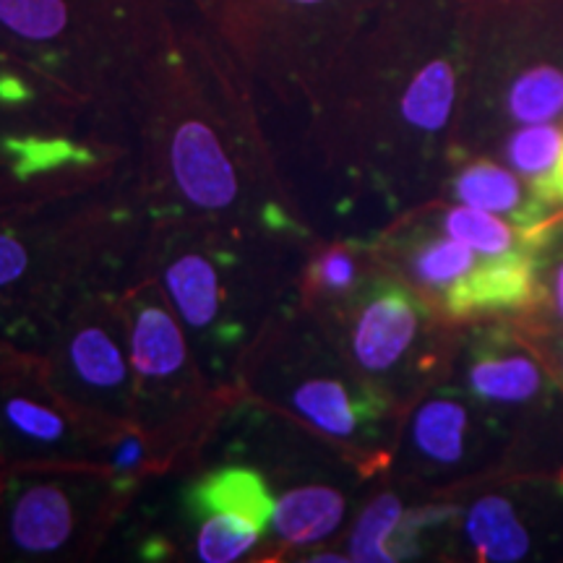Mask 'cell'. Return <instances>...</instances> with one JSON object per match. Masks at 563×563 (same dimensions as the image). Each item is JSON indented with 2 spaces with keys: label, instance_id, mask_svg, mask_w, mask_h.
Masks as SVG:
<instances>
[{
  "label": "cell",
  "instance_id": "6da1fadb",
  "mask_svg": "<svg viewBox=\"0 0 563 563\" xmlns=\"http://www.w3.org/2000/svg\"><path fill=\"white\" fill-rule=\"evenodd\" d=\"M157 24L150 0H0V37L74 91L136 74Z\"/></svg>",
  "mask_w": 563,
  "mask_h": 563
},
{
  "label": "cell",
  "instance_id": "7a4b0ae2",
  "mask_svg": "<svg viewBox=\"0 0 563 563\" xmlns=\"http://www.w3.org/2000/svg\"><path fill=\"white\" fill-rule=\"evenodd\" d=\"M376 3L382 0H196L230 58L277 89H313Z\"/></svg>",
  "mask_w": 563,
  "mask_h": 563
},
{
  "label": "cell",
  "instance_id": "3957f363",
  "mask_svg": "<svg viewBox=\"0 0 563 563\" xmlns=\"http://www.w3.org/2000/svg\"><path fill=\"white\" fill-rule=\"evenodd\" d=\"M538 251H509L477 258L473 272L443 292L452 316H467L488 308H522L538 298Z\"/></svg>",
  "mask_w": 563,
  "mask_h": 563
},
{
  "label": "cell",
  "instance_id": "277c9868",
  "mask_svg": "<svg viewBox=\"0 0 563 563\" xmlns=\"http://www.w3.org/2000/svg\"><path fill=\"white\" fill-rule=\"evenodd\" d=\"M418 332V308L412 295L397 285H386L357 316L352 347L363 368L386 371L391 368L405 350L410 347Z\"/></svg>",
  "mask_w": 563,
  "mask_h": 563
},
{
  "label": "cell",
  "instance_id": "5b68a950",
  "mask_svg": "<svg viewBox=\"0 0 563 563\" xmlns=\"http://www.w3.org/2000/svg\"><path fill=\"white\" fill-rule=\"evenodd\" d=\"M454 191L467 207L490 211V214H506L517 228H534V224L545 222L548 207H551L534 194L532 183L530 188H525L511 173L490 165V162H477L467 167L456 178Z\"/></svg>",
  "mask_w": 563,
  "mask_h": 563
},
{
  "label": "cell",
  "instance_id": "8992f818",
  "mask_svg": "<svg viewBox=\"0 0 563 563\" xmlns=\"http://www.w3.org/2000/svg\"><path fill=\"white\" fill-rule=\"evenodd\" d=\"M70 527L68 498L55 485H34L13 504L9 532L21 551L47 553L66 543Z\"/></svg>",
  "mask_w": 563,
  "mask_h": 563
},
{
  "label": "cell",
  "instance_id": "52a82bcc",
  "mask_svg": "<svg viewBox=\"0 0 563 563\" xmlns=\"http://www.w3.org/2000/svg\"><path fill=\"white\" fill-rule=\"evenodd\" d=\"M460 70L449 55L435 53L422 66L399 100V115L420 131H441L452 115Z\"/></svg>",
  "mask_w": 563,
  "mask_h": 563
},
{
  "label": "cell",
  "instance_id": "ba28073f",
  "mask_svg": "<svg viewBox=\"0 0 563 563\" xmlns=\"http://www.w3.org/2000/svg\"><path fill=\"white\" fill-rule=\"evenodd\" d=\"M344 501L332 488H298L274 506L272 522L287 543L306 545L323 540L342 522Z\"/></svg>",
  "mask_w": 563,
  "mask_h": 563
},
{
  "label": "cell",
  "instance_id": "9c48e42d",
  "mask_svg": "<svg viewBox=\"0 0 563 563\" xmlns=\"http://www.w3.org/2000/svg\"><path fill=\"white\" fill-rule=\"evenodd\" d=\"M446 232L456 241L467 243L483 256H498L509 251H538L548 241L551 220L534 224V228H509L504 220L493 217L490 211L475 207H456L446 214Z\"/></svg>",
  "mask_w": 563,
  "mask_h": 563
},
{
  "label": "cell",
  "instance_id": "30bf717a",
  "mask_svg": "<svg viewBox=\"0 0 563 563\" xmlns=\"http://www.w3.org/2000/svg\"><path fill=\"white\" fill-rule=\"evenodd\" d=\"M131 361L133 368L150 378L173 376L186 363V344H183L178 323L170 319L165 308H139L131 332Z\"/></svg>",
  "mask_w": 563,
  "mask_h": 563
},
{
  "label": "cell",
  "instance_id": "8fae6325",
  "mask_svg": "<svg viewBox=\"0 0 563 563\" xmlns=\"http://www.w3.org/2000/svg\"><path fill=\"white\" fill-rule=\"evenodd\" d=\"M196 506L207 514H235L264 530L272 519L274 501L262 475L251 470H222L196 488Z\"/></svg>",
  "mask_w": 563,
  "mask_h": 563
},
{
  "label": "cell",
  "instance_id": "7c38bea8",
  "mask_svg": "<svg viewBox=\"0 0 563 563\" xmlns=\"http://www.w3.org/2000/svg\"><path fill=\"white\" fill-rule=\"evenodd\" d=\"M467 534L485 561H519L530 548L522 525L504 498H483L467 517Z\"/></svg>",
  "mask_w": 563,
  "mask_h": 563
},
{
  "label": "cell",
  "instance_id": "4fadbf2b",
  "mask_svg": "<svg viewBox=\"0 0 563 563\" xmlns=\"http://www.w3.org/2000/svg\"><path fill=\"white\" fill-rule=\"evenodd\" d=\"M475 394L496 402H522L540 389V373L525 355H485L470 371Z\"/></svg>",
  "mask_w": 563,
  "mask_h": 563
},
{
  "label": "cell",
  "instance_id": "5bb4252c",
  "mask_svg": "<svg viewBox=\"0 0 563 563\" xmlns=\"http://www.w3.org/2000/svg\"><path fill=\"white\" fill-rule=\"evenodd\" d=\"M167 290L191 327H207L217 316V274L201 256H186L167 269Z\"/></svg>",
  "mask_w": 563,
  "mask_h": 563
},
{
  "label": "cell",
  "instance_id": "9a60e30c",
  "mask_svg": "<svg viewBox=\"0 0 563 563\" xmlns=\"http://www.w3.org/2000/svg\"><path fill=\"white\" fill-rule=\"evenodd\" d=\"M563 108V74L555 66L525 68L509 87V112L519 123H543Z\"/></svg>",
  "mask_w": 563,
  "mask_h": 563
},
{
  "label": "cell",
  "instance_id": "2e32d148",
  "mask_svg": "<svg viewBox=\"0 0 563 563\" xmlns=\"http://www.w3.org/2000/svg\"><path fill=\"white\" fill-rule=\"evenodd\" d=\"M464 426H467V415L460 405L435 399L422 407L415 418V443L431 460L452 464L462 456Z\"/></svg>",
  "mask_w": 563,
  "mask_h": 563
},
{
  "label": "cell",
  "instance_id": "e0dca14e",
  "mask_svg": "<svg viewBox=\"0 0 563 563\" xmlns=\"http://www.w3.org/2000/svg\"><path fill=\"white\" fill-rule=\"evenodd\" d=\"M295 407L306 415L313 426L332 435L355 433L363 410L336 382H308L295 391Z\"/></svg>",
  "mask_w": 563,
  "mask_h": 563
},
{
  "label": "cell",
  "instance_id": "ac0fdd59",
  "mask_svg": "<svg viewBox=\"0 0 563 563\" xmlns=\"http://www.w3.org/2000/svg\"><path fill=\"white\" fill-rule=\"evenodd\" d=\"M405 511L402 504L394 496L376 498L368 509L363 511L361 522H357L355 532L350 540V559L363 561V563H386L394 561L389 540L397 534L399 522H402Z\"/></svg>",
  "mask_w": 563,
  "mask_h": 563
},
{
  "label": "cell",
  "instance_id": "d6986e66",
  "mask_svg": "<svg viewBox=\"0 0 563 563\" xmlns=\"http://www.w3.org/2000/svg\"><path fill=\"white\" fill-rule=\"evenodd\" d=\"M477 264L475 249L467 243L449 238V241H431L420 245L412 256V272L420 285L446 292L462 277H467Z\"/></svg>",
  "mask_w": 563,
  "mask_h": 563
},
{
  "label": "cell",
  "instance_id": "ffe728a7",
  "mask_svg": "<svg viewBox=\"0 0 563 563\" xmlns=\"http://www.w3.org/2000/svg\"><path fill=\"white\" fill-rule=\"evenodd\" d=\"M70 361L84 382L91 386H118L125 378L121 350L102 329H84L70 342Z\"/></svg>",
  "mask_w": 563,
  "mask_h": 563
},
{
  "label": "cell",
  "instance_id": "44dd1931",
  "mask_svg": "<svg viewBox=\"0 0 563 563\" xmlns=\"http://www.w3.org/2000/svg\"><path fill=\"white\" fill-rule=\"evenodd\" d=\"M258 534H262V527L253 525L251 519L235 517V514H209L207 522L201 525L196 551L207 563H228L251 551Z\"/></svg>",
  "mask_w": 563,
  "mask_h": 563
},
{
  "label": "cell",
  "instance_id": "7402d4cb",
  "mask_svg": "<svg viewBox=\"0 0 563 563\" xmlns=\"http://www.w3.org/2000/svg\"><path fill=\"white\" fill-rule=\"evenodd\" d=\"M563 136L553 125L532 123L530 129L514 133L509 141V159L519 173L532 178H548L561 157Z\"/></svg>",
  "mask_w": 563,
  "mask_h": 563
},
{
  "label": "cell",
  "instance_id": "603a6c76",
  "mask_svg": "<svg viewBox=\"0 0 563 563\" xmlns=\"http://www.w3.org/2000/svg\"><path fill=\"white\" fill-rule=\"evenodd\" d=\"M3 412L5 420H9L19 433L30 435L34 441H58L63 431H66V426H63L58 415L37 402H30V399L13 397L3 405Z\"/></svg>",
  "mask_w": 563,
  "mask_h": 563
},
{
  "label": "cell",
  "instance_id": "cb8c5ba5",
  "mask_svg": "<svg viewBox=\"0 0 563 563\" xmlns=\"http://www.w3.org/2000/svg\"><path fill=\"white\" fill-rule=\"evenodd\" d=\"M311 277L316 285L327 287V290H344L355 279V262H352L347 251L332 249L319 256V262L313 264Z\"/></svg>",
  "mask_w": 563,
  "mask_h": 563
},
{
  "label": "cell",
  "instance_id": "d4e9b609",
  "mask_svg": "<svg viewBox=\"0 0 563 563\" xmlns=\"http://www.w3.org/2000/svg\"><path fill=\"white\" fill-rule=\"evenodd\" d=\"M26 266H30V256H26L24 245L16 238L0 232V287L16 282L26 272Z\"/></svg>",
  "mask_w": 563,
  "mask_h": 563
},
{
  "label": "cell",
  "instance_id": "484cf974",
  "mask_svg": "<svg viewBox=\"0 0 563 563\" xmlns=\"http://www.w3.org/2000/svg\"><path fill=\"white\" fill-rule=\"evenodd\" d=\"M532 188L534 194L540 196V199L553 203V201H563V150H561V157L555 162L553 173L548 175V178H532Z\"/></svg>",
  "mask_w": 563,
  "mask_h": 563
},
{
  "label": "cell",
  "instance_id": "4316f807",
  "mask_svg": "<svg viewBox=\"0 0 563 563\" xmlns=\"http://www.w3.org/2000/svg\"><path fill=\"white\" fill-rule=\"evenodd\" d=\"M139 460H141V446L136 441H129L123 446V452L118 454L115 464H118V467H131V464H136Z\"/></svg>",
  "mask_w": 563,
  "mask_h": 563
},
{
  "label": "cell",
  "instance_id": "83f0119b",
  "mask_svg": "<svg viewBox=\"0 0 563 563\" xmlns=\"http://www.w3.org/2000/svg\"><path fill=\"white\" fill-rule=\"evenodd\" d=\"M555 298H559V311L563 316V266L555 274Z\"/></svg>",
  "mask_w": 563,
  "mask_h": 563
},
{
  "label": "cell",
  "instance_id": "f1b7e54d",
  "mask_svg": "<svg viewBox=\"0 0 563 563\" xmlns=\"http://www.w3.org/2000/svg\"><path fill=\"white\" fill-rule=\"evenodd\" d=\"M313 561H347V559H342V555H316Z\"/></svg>",
  "mask_w": 563,
  "mask_h": 563
}]
</instances>
